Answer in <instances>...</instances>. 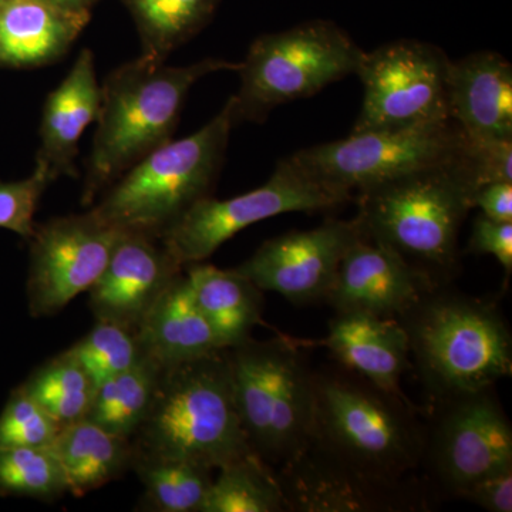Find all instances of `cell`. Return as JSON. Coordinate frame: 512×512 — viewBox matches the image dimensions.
<instances>
[{
  "instance_id": "1",
  "label": "cell",
  "mask_w": 512,
  "mask_h": 512,
  "mask_svg": "<svg viewBox=\"0 0 512 512\" xmlns=\"http://www.w3.org/2000/svg\"><path fill=\"white\" fill-rule=\"evenodd\" d=\"M406 399L338 373H315V420L305 451L278 471L291 511H403L424 439Z\"/></svg>"
},
{
  "instance_id": "2",
  "label": "cell",
  "mask_w": 512,
  "mask_h": 512,
  "mask_svg": "<svg viewBox=\"0 0 512 512\" xmlns=\"http://www.w3.org/2000/svg\"><path fill=\"white\" fill-rule=\"evenodd\" d=\"M239 69L241 62L222 59L173 67L141 55L111 72L101 86L83 204H92L141 158L173 140L184 101L198 80Z\"/></svg>"
},
{
  "instance_id": "3",
  "label": "cell",
  "mask_w": 512,
  "mask_h": 512,
  "mask_svg": "<svg viewBox=\"0 0 512 512\" xmlns=\"http://www.w3.org/2000/svg\"><path fill=\"white\" fill-rule=\"evenodd\" d=\"M131 443L141 456L190 461L214 471L251 454L235 402L228 349L164 367Z\"/></svg>"
},
{
  "instance_id": "4",
  "label": "cell",
  "mask_w": 512,
  "mask_h": 512,
  "mask_svg": "<svg viewBox=\"0 0 512 512\" xmlns=\"http://www.w3.org/2000/svg\"><path fill=\"white\" fill-rule=\"evenodd\" d=\"M476 190L461 156L359 192L356 217L367 237L447 285L458 266V234Z\"/></svg>"
},
{
  "instance_id": "5",
  "label": "cell",
  "mask_w": 512,
  "mask_h": 512,
  "mask_svg": "<svg viewBox=\"0 0 512 512\" xmlns=\"http://www.w3.org/2000/svg\"><path fill=\"white\" fill-rule=\"evenodd\" d=\"M423 382L437 399L493 387L512 375V338L493 302L439 285L399 318Z\"/></svg>"
},
{
  "instance_id": "6",
  "label": "cell",
  "mask_w": 512,
  "mask_h": 512,
  "mask_svg": "<svg viewBox=\"0 0 512 512\" xmlns=\"http://www.w3.org/2000/svg\"><path fill=\"white\" fill-rule=\"evenodd\" d=\"M235 126L234 100L200 130L141 158L92 210L121 231L163 237L202 198L210 197Z\"/></svg>"
},
{
  "instance_id": "7",
  "label": "cell",
  "mask_w": 512,
  "mask_h": 512,
  "mask_svg": "<svg viewBox=\"0 0 512 512\" xmlns=\"http://www.w3.org/2000/svg\"><path fill=\"white\" fill-rule=\"evenodd\" d=\"M235 402L248 446L275 473L308 446L315 372L291 340L249 338L228 349Z\"/></svg>"
},
{
  "instance_id": "8",
  "label": "cell",
  "mask_w": 512,
  "mask_h": 512,
  "mask_svg": "<svg viewBox=\"0 0 512 512\" xmlns=\"http://www.w3.org/2000/svg\"><path fill=\"white\" fill-rule=\"evenodd\" d=\"M365 52L345 32L313 22L258 37L238 70L235 124L264 121L272 110L315 96L329 84L356 74Z\"/></svg>"
},
{
  "instance_id": "9",
  "label": "cell",
  "mask_w": 512,
  "mask_h": 512,
  "mask_svg": "<svg viewBox=\"0 0 512 512\" xmlns=\"http://www.w3.org/2000/svg\"><path fill=\"white\" fill-rule=\"evenodd\" d=\"M466 137L453 120L396 130L350 133L343 140L303 148L291 160L326 190L356 194L423 168L463 156Z\"/></svg>"
},
{
  "instance_id": "10",
  "label": "cell",
  "mask_w": 512,
  "mask_h": 512,
  "mask_svg": "<svg viewBox=\"0 0 512 512\" xmlns=\"http://www.w3.org/2000/svg\"><path fill=\"white\" fill-rule=\"evenodd\" d=\"M450 67L440 47L417 40H397L365 52L356 70L365 96L352 133L450 119Z\"/></svg>"
},
{
  "instance_id": "11",
  "label": "cell",
  "mask_w": 512,
  "mask_h": 512,
  "mask_svg": "<svg viewBox=\"0 0 512 512\" xmlns=\"http://www.w3.org/2000/svg\"><path fill=\"white\" fill-rule=\"evenodd\" d=\"M348 198L326 190L308 177L291 157L279 161L271 178L255 190L217 200L205 197L163 235L181 265L204 262L239 231L286 212L335 210Z\"/></svg>"
},
{
  "instance_id": "12",
  "label": "cell",
  "mask_w": 512,
  "mask_h": 512,
  "mask_svg": "<svg viewBox=\"0 0 512 512\" xmlns=\"http://www.w3.org/2000/svg\"><path fill=\"white\" fill-rule=\"evenodd\" d=\"M121 234L93 210L36 224L28 241L30 315L55 316L80 293L89 292L109 264Z\"/></svg>"
},
{
  "instance_id": "13",
  "label": "cell",
  "mask_w": 512,
  "mask_h": 512,
  "mask_svg": "<svg viewBox=\"0 0 512 512\" xmlns=\"http://www.w3.org/2000/svg\"><path fill=\"white\" fill-rule=\"evenodd\" d=\"M494 387L441 400L424 454L450 494L460 495L480 478L512 466V427Z\"/></svg>"
},
{
  "instance_id": "14",
  "label": "cell",
  "mask_w": 512,
  "mask_h": 512,
  "mask_svg": "<svg viewBox=\"0 0 512 512\" xmlns=\"http://www.w3.org/2000/svg\"><path fill=\"white\" fill-rule=\"evenodd\" d=\"M363 235L357 217L286 232L265 241L235 271L262 292L279 293L293 305L325 302L340 261Z\"/></svg>"
},
{
  "instance_id": "15",
  "label": "cell",
  "mask_w": 512,
  "mask_h": 512,
  "mask_svg": "<svg viewBox=\"0 0 512 512\" xmlns=\"http://www.w3.org/2000/svg\"><path fill=\"white\" fill-rule=\"evenodd\" d=\"M183 272L163 238L123 231L109 264L89 289L94 319L137 332L144 316Z\"/></svg>"
},
{
  "instance_id": "16",
  "label": "cell",
  "mask_w": 512,
  "mask_h": 512,
  "mask_svg": "<svg viewBox=\"0 0 512 512\" xmlns=\"http://www.w3.org/2000/svg\"><path fill=\"white\" fill-rule=\"evenodd\" d=\"M436 286L423 269L365 234L340 261L325 303L335 312L399 319Z\"/></svg>"
},
{
  "instance_id": "17",
  "label": "cell",
  "mask_w": 512,
  "mask_h": 512,
  "mask_svg": "<svg viewBox=\"0 0 512 512\" xmlns=\"http://www.w3.org/2000/svg\"><path fill=\"white\" fill-rule=\"evenodd\" d=\"M448 113L468 140H512V66L494 52L451 60Z\"/></svg>"
},
{
  "instance_id": "18",
  "label": "cell",
  "mask_w": 512,
  "mask_h": 512,
  "mask_svg": "<svg viewBox=\"0 0 512 512\" xmlns=\"http://www.w3.org/2000/svg\"><path fill=\"white\" fill-rule=\"evenodd\" d=\"M323 345L367 383L406 399L400 382L409 367L410 348L399 319L363 312H335Z\"/></svg>"
},
{
  "instance_id": "19",
  "label": "cell",
  "mask_w": 512,
  "mask_h": 512,
  "mask_svg": "<svg viewBox=\"0 0 512 512\" xmlns=\"http://www.w3.org/2000/svg\"><path fill=\"white\" fill-rule=\"evenodd\" d=\"M101 86L97 82L92 50L77 56L63 82L47 96L40 124L37 164L45 165L53 181L62 175L77 177L76 157L84 130L97 120Z\"/></svg>"
},
{
  "instance_id": "20",
  "label": "cell",
  "mask_w": 512,
  "mask_h": 512,
  "mask_svg": "<svg viewBox=\"0 0 512 512\" xmlns=\"http://www.w3.org/2000/svg\"><path fill=\"white\" fill-rule=\"evenodd\" d=\"M92 15L43 0H5L0 5V66L32 69L69 52Z\"/></svg>"
},
{
  "instance_id": "21",
  "label": "cell",
  "mask_w": 512,
  "mask_h": 512,
  "mask_svg": "<svg viewBox=\"0 0 512 512\" xmlns=\"http://www.w3.org/2000/svg\"><path fill=\"white\" fill-rule=\"evenodd\" d=\"M136 333L143 355L163 367L225 349L195 305L184 272L165 289Z\"/></svg>"
},
{
  "instance_id": "22",
  "label": "cell",
  "mask_w": 512,
  "mask_h": 512,
  "mask_svg": "<svg viewBox=\"0 0 512 512\" xmlns=\"http://www.w3.org/2000/svg\"><path fill=\"white\" fill-rule=\"evenodd\" d=\"M195 305L217 333L225 349L251 338L264 312V293L232 269L210 264L184 266Z\"/></svg>"
},
{
  "instance_id": "23",
  "label": "cell",
  "mask_w": 512,
  "mask_h": 512,
  "mask_svg": "<svg viewBox=\"0 0 512 512\" xmlns=\"http://www.w3.org/2000/svg\"><path fill=\"white\" fill-rule=\"evenodd\" d=\"M66 477L69 494L84 497L119 480L133 464V443L87 419L59 431L52 446Z\"/></svg>"
},
{
  "instance_id": "24",
  "label": "cell",
  "mask_w": 512,
  "mask_h": 512,
  "mask_svg": "<svg viewBox=\"0 0 512 512\" xmlns=\"http://www.w3.org/2000/svg\"><path fill=\"white\" fill-rule=\"evenodd\" d=\"M163 369L144 356L130 369L101 383L86 419L116 436L133 439L146 419Z\"/></svg>"
},
{
  "instance_id": "25",
  "label": "cell",
  "mask_w": 512,
  "mask_h": 512,
  "mask_svg": "<svg viewBox=\"0 0 512 512\" xmlns=\"http://www.w3.org/2000/svg\"><path fill=\"white\" fill-rule=\"evenodd\" d=\"M136 23L143 53L156 62L165 59L200 32L218 0H121Z\"/></svg>"
},
{
  "instance_id": "26",
  "label": "cell",
  "mask_w": 512,
  "mask_h": 512,
  "mask_svg": "<svg viewBox=\"0 0 512 512\" xmlns=\"http://www.w3.org/2000/svg\"><path fill=\"white\" fill-rule=\"evenodd\" d=\"M131 471L144 487L143 511L201 512L214 480V470L200 464L136 453Z\"/></svg>"
},
{
  "instance_id": "27",
  "label": "cell",
  "mask_w": 512,
  "mask_h": 512,
  "mask_svg": "<svg viewBox=\"0 0 512 512\" xmlns=\"http://www.w3.org/2000/svg\"><path fill=\"white\" fill-rule=\"evenodd\" d=\"M214 477L201 512L288 511L275 471L254 453L221 467Z\"/></svg>"
},
{
  "instance_id": "28",
  "label": "cell",
  "mask_w": 512,
  "mask_h": 512,
  "mask_svg": "<svg viewBox=\"0 0 512 512\" xmlns=\"http://www.w3.org/2000/svg\"><path fill=\"white\" fill-rule=\"evenodd\" d=\"M20 387L62 429L86 419L96 392L90 377L67 350L36 369Z\"/></svg>"
},
{
  "instance_id": "29",
  "label": "cell",
  "mask_w": 512,
  "mask_h": 512,
  "mask_svg": "<svg viewBox=\"0 0 512 512\" xmlns=\"http://www.w3.org/2000/svg\"><path fill=\"white\" fill-rule=\"evenodd\" d=\"M66 494V477L52 448L0 450V497L53 501Z\"/></svg>"
},
{
  "instance_id": "30",
  "label": "cell",
  "mask_w": 512,
  "mask_h": 512,
  "mask_svg": "<svg viewBox=\"0 0 512 512\" xmlns=\"http://www.w3.org/2000/svg\"><path fill=\"white\" fill-rule=\"evenodd\" d=\"M67 352L79 362L96 387L130 369L144 357L136 332L101 320H96L94 328Z\"/></svg>"
},
{
  "instance_id": "31",
  "label": "cell",
  "mask_w": 512,
  "mask_h": 512,
  "mask_svg": "<svg viewBox=\"0 0 512 512\" xmlns=\"http://www.w3.org/2000/svg\"><path fill=\"white\" fill-rule=\"evenodd\" d=\"M60 430L59 423L18 386L0 412V450L50 447Z\"/></svg>"
},
{
  "instance_id": "32",
  "label": "cell",
  "mask_w": 512,
  "mask_h": 512,
  "mask_svg": "<svg viewBox=\"0 0 512 512\" xmlns=\"http://www.w3.org/2000/svg\"><path fill=\"white\" fill-rule=\"evenodd\" d=\"M53 183L45 165L37 164L25 180L0 183V228L29 241L35 231V214L40 198Z\"/></svg>"
},
{
  "instance_id": "33",
  "label": "cell",
  "mask_w": 512,
  "mask_h": 512,
  "mask_svg": "<svg viewBox=\"0 0 512 512\" xmlns=\"http://www.w3.org/2000/svg\"><path fill=\"white\" fill-rule=\"evenodd\" d=\"M463 163L477 188L512 183V140H468Z\"/></svg>"
},
{
  "instance_id": "34",
  "label": "cell",
  "mask_w": 512,
  "mask_h": 512,
  "mask_svg": "<svg viewBox=\"0 0 512 512\" xmlns=\"http://www.w3.org/2000/svg\"><path fill=\"white\" fill-rule=\"evenodd\" d=\"M468 251L491 255L503 266L505 282L512 274V222L490 220L478 214L468 239Z\"/></svg>"
},
{
  "instance_id": "35",
  "label": "cell",
  "mask_w": 512,
  "mask_h": 512,
  "mask_svg": "<svg viewBox=\"0 0 512 512\" xmlns=\"http://www.w3.org/2000/svg\"><path fill=\"white\" fill-rule=\"evenodd\" d=\"M458 497L478 505L485 511H512V466L488 474L468 485Z\"/></svg>"
},
{
  "instance_id": "36",
  "label": "cell",
  "mask_w": 512,
  "mask_h": 512,
  "mask_svg": "<svg viewBox=\"0 0 512 512\" xmlns=\"http://www.w3.org/2000/svg\"><path fill=\"white\" fill-rule=\"evenodd\" d=\"M473 208L490 220L512 222V183H493L477 188Z\"/></svg>"
},
{
  "instance_id": "37",
  "label": "cell",
  "mask_w": 512,
  "mask_h": 512,
  "mask_svg": "<svg viewBox=\"0 0 512 512\" xmlns=\"http://www.w3.org/2000/svg\"><path fill=\"white\" fill-rule=\"evenodd\" d=\"M43 2L50 3V5L57 6V8L70 10L76 13H90L100 0H43Z\"/></svg>"
},
{
  "instance_id": "38",
  "label": "cell",
  "mask_w": 512,
  "mask_h": 512,
  "mask_svg": "<svg viewBox=\"0 0 512 512\" xmlns=\"http://www.w3.org/2000/svg\"><path fill=\"white\" fill-rule=\"evenodd\" d=\"M3 2H5V0H0V5H2Z\"/></svg>"
}]
</instances>
